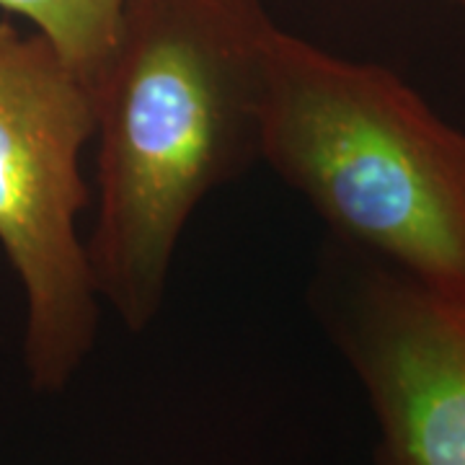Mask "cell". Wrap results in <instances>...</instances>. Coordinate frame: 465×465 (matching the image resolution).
<instances>
[{"label":"cell","instance_id":"1","mask_svg":"<svg viewBox=\"0 0 465 465\" xmlns=\"http://www.w3.org/2000/svg\"><path fill=\"white\" fill-rule=\"evenodd\" d=\"M264 0H124L96 96L99 213L85 241L124 329L158 318L186 223L262 161Z\"/></svg>","mask_w":465,"mask_h":465},{"label":"cell","instance_id":"2","mask_svg":"<svg viewBox=\"0 0 465 465\" xmlns=\"http://www.w3.org/2000/svg\"><path fill=\"white\" fill-rule=\"evenodd\" d=\"M262 161L313 207L329 238L465 305V134L393 70L274 24Z\"/></svg>","mask_w":465,"mask_h":465},{"label":"cell","instance_id":"3","mask_svg":"<svg viewBox=\"0 0 465 465\" xmlns=\"http://www.w3.org/2000/svg\"><path fill=\"white\" fill-rule=\"evenodd\" d=\"M96 96L45 34L0 21V249L24 287V367L60 393L96 347L101 298L78 217Z\"/></svg>","mask_w":465,"mask_h":465},{"label":"cell","instance_id":"4","mask_svg":"<svg viewBox=\"0 0 465 465\" xmlns=\"http://www.w3.org/2000/svg\"><path fill=\"white\" fill-rule=\"evenodd\" d=\"M313 302L365 391L375 465H465V305L333 238Z\"/></svg>","mask_w":465,"mask_h":465},{"label":"cell","instance_id":"5","mask_svg":"<svg viewBox=\"0 0 465 465\" xmlns=\"http://www.w3.org/2000/svg\"><path fill=\"white\" fill-rule=\"evenodd\" d=\"M124 0H0V8L32 21L91 88L109 60Z\"/></svg>","mask_w":465,"mask_h":465},{"label":"cell","instance_id":"6","mask_svg":"<svg viewBox=\"0 0 465 465\" xmlns=\"http://www.w3.org/2000/svg\"><path fill=\"white\" fill-rule=\"evenodd\" d=\"M450 3H455L458 8H463V11H465V0H450Z\"/></svg>","mask_w":465,"mask_h":465}]
</instances>
